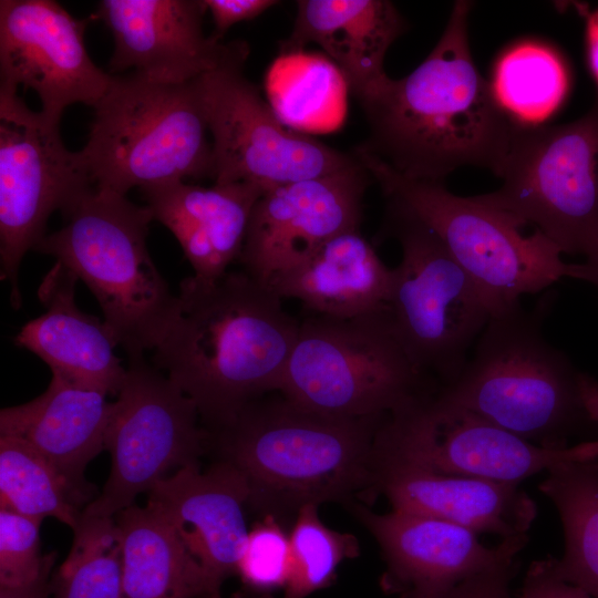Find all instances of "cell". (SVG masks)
<instances>
[{"instance_id": "6da1fadb", "label": "cell", "mask_w": 598, "mask_h": 598, "mask_svg": "<svg viewBox=\"0 0 598 598\" xmlns=\"http://www.w3.org/2000/svg\"><path fill=\"white\" fill-rule=\"evenodd\" d=\"M471 1H456L437 44L409 75L386 78L358 101L369 137L360 146L404 177L443 183L463 165L497 174L518 122L476 69Z\"/></svg>"}, {"instance_id": "7a4b0ae2", "label": "cell", "mask_w": 598, "mask_h": 598, "mask_svg": "<svg viewBox=\"0 0 598 598\" xmlns=\"http://www.w3.org/2000/svg\"><path fill=\"white\" fill-rule=\"evenodd\" d=\"M300 322L247 272L183 279L154 365L196 404L207 431L278 391Z\"/></svg>"}, {"instance_id": "3957f363", "label": "cell", "mask_w": 598, "mask_h": 598, "mask_svg": "<svg viewBox=\"0 0 598 598\" xmlns=\"http://www.w3.org/2000/svg\"><path fill=\"white\" fill-rule=\"evenodd\" d=\"M386 416L337 419L282 395L260 398L208 431L209 443L245 476L249 506L281 519L309 504H350L360 491L370 495L375 436Z\"/></svg>"}, {"instance_id": "277c9868", "label": "cell", "mask_w": 598, "mask_h": 598, "mask_svg": "<svg viewBox=\"0 0 598 598\" xmlns=\"http://www.w3.org/2000/svg\"><path fill=\"white\" fill-rule=\"evenodd\" d=\"M553 297L533 310L518 305L491 317L461 373L436 392L487 422L548 448H565L590 436L578 371L544 337Z\"/></svg>"}, {"instance_id": "5b68a950", "label": "cell", "mask_w": 598, "mask_h": 598, "mask_svg": "<svg viewBox=\"0 0 598 598\" xmlns=\"http://www.w3.org/2000/svg\"><path fill=\"white\" fill-rule=\"evenodd\" d=\"M61 214L64 225L34 250L82 280L130 360L143 358L156 347L176 301L147 249L151 209L93 185Z\"/></svg>"}, {"instance_id": "8992f818", "label": "cell", "mask_w": 598, "mask_h": 598, "mask_svg": "<svg viewBox=\"0 0 598 598\" xmlns=\"http://www.w3.org/2000/svg\"><path fill=\"white\" fill-rule=\"evenodd\" d=\"M93 110L79 154L97 188L126 196L133 187L212 178V144L194 80L113 75Z\"/></svg>"}, {"instance_id": "52a82bcc", "label": "cell", "mask_w": 598, "mask_h": 598, "mask_svg": "<svg viewBox=\"0 0 598 598\" xmlns=\"http://www.w3.org/2000/svg\"><path fill=\"white\" fill-rule=\"evenodd\" d=\"M353 153L388 200L409 210L439 236L473 280L491 317L520 305L524 295L548 289L569 276L570 264L538 230L526 235L524 225L477 196H457L443 183L404 177L360 147Z\"/></svg>"}, {"instance_id": "ba28073f", "label": "cell", "mask_w": 598, "mask_h": 598, "mask_svg": "<svg viewBox=\"0 0 598 598\" xmlns=\"http://www.w3.org/2000/svg\"><path fill=\"white\" fill-rule=\"evenodd\" d=\"M437 388L409 358L385 307L350 319L316 315L300 322L278 391L326 416L370 419Z\"/></svg>"}, {"instance_id": "9c48e42d", "label": "cell", "mask_w": 598, "mask_h": 598, "mask_svg": "<svg viewBox=\"0 0 598 598\" xmlns=\"http://www.w3.org/2000/svg\"><path fill=\"white\" fill-rule=\"evenodd\" d=\"M385 218L402 250L386 302L393 329L414 365L439 388L446 385L465 367L491 312L429 226L392 200Z\"/></svg>"}, {"instance_id": "30bf717a", "label": "cell", "mask_w": 598, "mask_h": 598, "mask_svg": "<svg viewBox=\"0 0 598 598\" xmlns=\"http://www.w3.org/2000/svg\"><path fill=\"white\" fill-rule=\"evenodd\" d=\"M496 176L502 186L481 202L533 226L561 254L586 256L598 238V97L567 124L518 121Z\"/></svg>"}, {"instance_id": "8fae6325", "label": "cell", "mask_w": 598, "mask_h": 598, "mask_svg": "<svg viewBox=\"0 0 598 598\" xmlns=\"http://www.w3.org/2000/svg\"><path fill=\"white\" fill-rule=\"evenodd\" d=\"M246 60H234L194 80L213 136L214 183H248L268 189L359 163L354 153L287 128L245 76Z\"/></svg>"}, {"instance_id": "7c38bea8", "label": "cell", "mask_w": 598, "mask_h": 598, "mask_svg": "<svg viewBox=\"0 0 598 598\" xmlns=\"http://www.w3.org/2000/svg\"><path fill=\"white\" fill-rule=\"evenodd\" d=\"M195 402L155 365L130 360L105 435L109 478L83 515L114 517L171 471L199 464L209 432Z\"/></svg>"}, {"instance_id": "4fadbf2b", "label": "cell", "mask_w": 598, "mask_h": 598, "mask_svg": "<svg viewBox=\"0 0 598 598\" xmlns=\"http://www.w3.org/2000/svg\"><path fill=\"white\" fill-rule=\"evenodd\" d=\"M93 186L79 152L69 151L60 124L31 111L17 91L0 89L1 280L19 308V269L24 255L45 236L55 210L64 212Z\"/></svg>"}, {"instance_id": "5bb4252c", "label": "cell", "mask_w": 598, "mask_h": 598, "mask_svg": "<svg viewBox=\"0 0 598 598\" xmlns=\"http://www.w3.org/2000/svg\"><path fill=\"white\" fill-rule=\"evenodd\" d=\"M580 445L534 444L448 402L435 390L384 419L375 436L374 462L520 485L574 457Z\"/></svg>"}, {"instance_id": "9a60e30c", "label": "cell", "mask_w": 598, "mask_h": 598, "mask_svg": "<svg viewBox=\"0 0 598 598\" xmlns=\"http://www.w3.org/2000/svg\"><path fill=\"white\" fill-rule=\"evenodd\" d=\"M92 18L76 19L52 0H1L0 89L33 90L40 112L55 124L72 104L93 107L113 75L87 53L84 34Z\"/></svg>"}, {"instance_id": "2e32d148", "label": "cell", "mask_w": 598, "mask_h": 598, "mask_svg": "<svg viewBox=\"0 0 598 598\" xmlns=\"http://www.w3.org/2000/svg\"><path fill=\"white\" fill-rule=\"evenodd\" d=\"M371 179L359 161L336 173L265 189L252 208L239 257L244 271L267 286L328 240L360 229Z\"/></svg>"}, {"instance_id": "e0dca14e", "label": "cell", "mask_w": 598, "mask_h": 598, "mask_svg": "<svg viewBox=\"0 0 598 598\" xmlns=\"http://www.w3.org/2000/svg\"><path fill=\"white\" fill-rule=\"evenodd\" d=\"M350 511L378 543L385 569L381 588L398 598H432L519 554L528 536L487 546L480 534L436 517L392 509L379 514L351 502Z\"/></svg>"}, {"instance_id": "ac0fdd59", "label": "cell", "mask_w": 598, "mask_h": 598, "mask_svg": "<svg viewBox=\"0 0 598 598\" xmlns=\"http://www.w3.org/2000/svg\"><path fill=\"white\" fill-rule=\"evenodd\" d=\"M204 0H103L95 17L112 33L110 74L132 70L158 81L186 83L247 58L244 41L206 37Z\"/></svg>"}, {"instance_id": "d6986e66", "label": "cell", "mask_w": 598, "mask_h": 598, "mask_svg": "<svg viewBox=\"0 0 598 598\" xmlns=\"http://www.w3.org/2000/svg\"><path fill=\"white\" fill-rule=\"evenodd\" d=\"M249 499L245 476L224 460L206 471L199 464L185 466L148 492L147 504L167 519L204 573L209 598H221L225 580L237 576L249 533Z\"/></svg>"}, {"instance_id": "ffe728a7", "label": "cell", "mask_w": 598, "mask_h": 598, "mask_svg": "<svg viewBox=\"0 0 598 598\" xmlns=\"http://www.w3.org/2000/svg\"><path fill=\"white\" fill-rule=\"evenodd\" d=\"M392 509L444 519L499 539L528 536L536 502L518 484L444 474L400 462H375L370 495Z\"/></svg>"}, {"instance_id": "44dd1931", "label": "cell", "mask_w": 598, "mask_h": 598, "mask_svg": "<svg viewBox=\"0 0 598 598\" xmlns=\"http://www.w3.org/2000/svg\"><path fill=\"white\" fill-rule=\"evenodd\" d=\"M78 277L56 261L43 277L38 296L45 311L21 327L13 341L66 381L117 395L126 375L114 350L118 340L110 326L83 312L75 301Z\"/></svg>"}, {"instance_id": "7402d4cb", "label": "cell", "mask_w": 598, "mask_h": 598, "mask_svg": "<svg viewBox=\"0 0 598 598\" xmlns=\"http://www.w3.org/2000/svg\"><path fill=\"white\" fill-rule=\"evenodd\" d=\"M107 394L52 374L35 399L0 412V435L23 440L63 477L85 508L97 495L85 480L87 464L105 450L112 411Z\"/></svg>"}, {"instance_id": "603a6c76", "label": "cell", "mask_w": 598, "mask_h": 598, "mask_svg": "<svg viewBox=\"0 0 598 598\" xmlns=\"http://www.w3.org/2000/svg\"><path fill=\"white\" fill-rule=\"evenodd\" d=\"M264 190L248 183L204 187L182 181L142 192L153 219L177 239L193 276L215 280L239 260L252 208Z\"/></svg>"}, {"instance_id": "cb8c5ba5", "label": "cell", "mask_w": 598, "mask_h": 598, "mask_svg": "<svg viewBox=\"0 0 598 598\" xmlns=\"http://www.w3.org/2000/svg\"><path fill=\"white\" fill-rule=\"evenodd\" d=\"M406 22L388 0H300L285 54L317 44L341 72L358 101L388 75L384 59Z\"/></svg>"}, {"instance_id": "d4e9b609", "label": "cell", "mask_w": 598, "mask_h": 598, "mask_svg": "<svg viewBox=\"0 0 598 598\" xmlns=\"http://www.w3.org/2000/svg\"><path fill=\"white\" fill-rule=\"evenodd\" d=\"M392 269L360 229L342 233L267 286L280 299L299 300L317 316L350 319L386 307Z\"/></svg>"}, {"instance_id": "484cf974", "label": "cell", "mask_w": 598, "mask_h": 598, "mask_svg": "<svg viewBox=\"0 0 598 598\" xmlns=\"http://www.w3.org/2000/svg\"><path fill=\"white\" fill-rule=\"evenodd\" d=\"M114 518L122 539L123 598H209L204 573L157 509L133 504Z\"/></svg>"}, {"instance_id": "4316f807", "label": "cell", "mask_w": 598, "mask_h": 598, "mask_svg": "<svg viewBox=\"0 0 598 598\" xmlns=\"http://www.w3.org/2000/svg\"><path fill=\"white\" fill-rule=\"evenodd\" d=\"M538 489L556 507L563 526L557 574L598 598V440L581 442L574 457L546 472Z\"/></svg>"}, {"instance_id": "83f0119b", "label": "cell", "mask_w": 598, "mask_h": 598, "mask_svg": "<svg viewBox=\"0 0 598 598\" xmlns=\"http://www.w3.org/2000/svg\"><path fill=\"white\" fill-rule=\"evenodd\" d=\"M0 508L74 529L83 507L56 470L21 439L0 435Z\"/></svg>"}, {"instance_id": "f1b7e54d", "label": "cell", "mask_w": 598, "mask_h": 598, "mask_svg": "<svg viewBox=\"0 0 598 598\" xmlns=\"http://www.w3.org/2000/svg\"><path fill=\"white\" fill-rule=\"evenodd\" d=\"M568 78L560 58L536 42H523L497 61L492 84L501 106L516 120H545L563 102Z\"/></svg>"}, {"instance_id": "f546056e", "label": "cell", "mask_w": 598, "mask_h": 598, "mask_svg": "<svg viewBox=\"0 0 598 598\" xmlns=\"http://www.w3.org/2000/svg\"><path fill=\"white\" fill-rule=\"evenodd\" d=\"M51 580L53 598H123L122 539L114 517H82Z\"/></svg>"}, {"instance_id": "4dcf8cb0", "label": "cell", "mask_w": 598, "mask_h": 598, "mask_svg": "<svg viewBox=\"0 0 598 598\" xmlns=\"http://www.w3.org/2000/svg\"><path fill=\"white\" fill-rule=\"evenodd\" d=\"M289 534L291 567L281 598H307L328 587L341 563L360 554L357 537L323 524L318 505L301 507Z\"/></svg>"}, {"instance_id": "1f68e13d", "label": "cell", "mask_w": 598, "mask_h": 598, "mask_svg": "<svg viewBox=\"0 0 598 598\" xmlns=\"http://www.w3.org/2000/svg\"><path fill=\"white\" fill-rule=\"evenodd\" d=\"M291 567L290 534L282 520L265 515L249 529L238 563L243 595L266 598L285 589Z\"/></svg>"}, {"instance_id": "d6a6232c", "label": "cell", "mask_w": 598, "mask_h": 598, "mask_svg": "<svg viewBox=\"0 0 598 598\" xmlns=\"http://www.w3.org/2000/svg\"><path fill=\"white\" fill-rule=\"evenodd\" d=\"M41 523L0 508V587L28 586L54 565V554L41 555Z\"/></svg>"}, {"instance_id": "836d02e7", "label": "cell", "mask_w": 598, "mask_h": 598, "mask_svg": "<svg viewBox=\"0 0 598 598\" xmlns=\"http://www.w3.org/2000/svg\"><path fill=\"white\" fill-rule=\"evenodd\" d=\"M518 555L506 556L432 598H513L511 586L519 568Z\"/></svg>"}, {"instance_id": "e575fe53", "label": "cell", "mask_w": 598, "mask_h": 598, "mask_svg": "<svg viewBox=\"0 0 598 598\" xmlns=\"http://www.w3.org/2000/svg\"><path fill=\"white\" fill-rule=\"evenodd\" d=\"M513 598H591L579 587L564 580L556 571L555 557L534 560Z\"/></svg>"}, {"instance_id": "d590c367", "label": "cell", "mask_w": 598, "mask_h": 598, "mask_svg": "<svg viewBox=\"0 0 598 598\" xmlns=\"http://www.w3.org/2000/svg\"><path fill=\"white\" fill-rule=\"evenodd\" d=\"M204 3L214 22L210 37L216 41H221L230 27L251 20L279 2L274 0H204Z\"/></svg>"}, {"instance_id": "8d00e7d4", "label": "cell", "mask_w": 598, "mask_h": 598, "mask_svg": "<svg viewBox=\"0 0 598 598\" xmlns=\"http://www.w3.org/2000/svg\"><path fill=\"white\" fill-rule=\"evenodd\" d=\"M52 566L45 569L41 577L34 582L18 588L0 587V598H50Z\"/></svg>"}, {"instance_id": "74e56055", "label": "cell", "mask_w": 598, "mask_h": 598, "mask_svg": "<svg viewBox=\"0 0 598 598\" xmlns=\"http://www.w3.org/2000/svg\"><path fill=\"white\" fill-rule=\"evenodd\" d=\"M568 278L589 282L598 289V238L586 254L582 264H570Z\"/></svg>"}, {"instance_id": "f35d334b", "label": "cell", "mask_w": 598, "mask_h": 598, "mask_svg": "<svg viewBox=\"0 0 598 598\" xmlns=\"http://www.w3.org/2000/svg\"><path fill=\"white\" fill-rule=\"evenodd\" d=\"M579 390L589 417L592 422L598 424V380L592 375L580 371Z\"/></svg>"}, {"instance_id": "ab89813d", "label": "cell", "mask_w": 598, "mask_h": 598, "mask_svg": "<svg viewBox=\"0 0 598 598\" xmlns=\"http://www.w3.org/2000/svg\"><path fill=\"white\" fill-rule=\"evenodd\" d=\"M586 39L589 68L598 84V10L587 18Z\"/></svg>"}]
</instances>
